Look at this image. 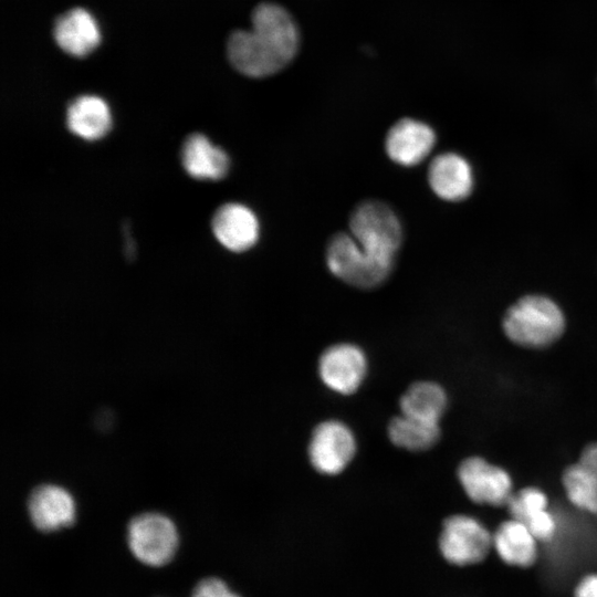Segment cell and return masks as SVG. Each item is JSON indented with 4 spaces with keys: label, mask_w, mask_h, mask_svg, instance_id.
Returning a JSON list of instances; mask_svg holds the SVG:
<instances>
[{
    "label": "cell",
    "mask_w": 597,
    "mask_h": 597,
    "mask_svg": "<svg viewBox=\"0 0 597 597\" xmlns=\"http://www.w3.org/2000/svg\"><path fill=\"white\" fill-rule=\"evenodd\" d=\"M251 30L231 33L227 54L232 66L250 77L282 70L296 54L298 31L292 17L274 3H261L252 12Z\"/></svg>",
    "instance_id": "cell-1"
},
{
    "label": "cell",
    "mask_w": 597,
    "mask_h": 597,
    "mask_svg": "<svg viewBox=\"0 0 597 597\" xmlns=\"http://www.w3.org/2000/svg\"><path fill=\"white\" fill-rule=\"evenodd\" d=\"M503 331L519 346L544 348L563 335L565 316L553 300L527 295L509 307L503 317Z\"/></svg>",
    "instance_id": "cell-2"
},
{
    "label": "cell",
    "mask_w": 597,
    "mask_h": 597,
    "mask_svg": "<svg viewBox=\"0 0 597 597\" xmlns=\"http://www.w3.org/2000/svg\"><path fill=\"white\" fill-rule=\"evenodd\" d=\"M348 229L370 255L396 263L404 231L398 214L389 205L376 199L359 202L350 212Z\"/></svg>",
    "instance_id": "cell-3"
},
{
    "label": "cell",
    "mask_w": 597,
    "mask_h": 597,
    "mask_svg": "<svg viewBox=\"0 0 597 597\" xmlns=\"http://www.w3.org/2000/svg\"><path fill=\"white\" fill-rule=\"evenodd\" d=\"M325 261L338 280L357 289H374L390 276L395 262L370 255L349 232H337L327 242Z\"/></svg>",
    "instance_id": "cell-4"
},
{
    "label": "cell",
    "mask_w": 597,
    "mask_h": 597,
    "mask_svg": "<svg viewBox=\"0 0 597 597\" xmlns=\"http://www.w3.org/2000/svg\"><path fill=\"white\" fill-rule=\"evenodd\" d=\"M126 544L133 557L142 565L160 568L176 557L179 533L174 521L167 515L143 512L128 521Z\"/></svg>",
    "instance_id": "cell-5"
},
{
    "label": "cell",
    "mask_w": 597,
    "mask_h": 597,
    "mask_svg": "<svg viewBox=\"0 0 597 597\" xmlns=\"http://www.w3.org/2000/svg\"><path fill=\"white\" fill-rule=\"evenodd\" d=\"M439 549L443 558L452 565H476L493 551L492 533L478 519L454 514L443 521Z\"/></svg>",
    "instance_id": "cell-6"
},
{
    "label": "cell",
    "mask_w": 597,
    "mask_h": 597,
    "mask_svg": "<svg viewBox=\"0 0 597 597\" xmlns=\"http://www.w3.org/2000/svg\"><path fill=\"white\" fill-rule=\"evenodd\" d=\"M312 467L324 475H336L352 462L356 452V440L347 425L331 419L318 423L308 443Z\"/></svg>",
    "instance_id": "cell-7"
},
{
    "label": "cell",
    "mask_w": 597,
    "mask_h": 597,
    "mask_svg": "<svg viewBox=\"0 0 597 597\" xmlns=\"http://www.w3.org/2000/svg\"><path fill=\"white\" fill-rule=\"evenodd\" d=\"M457 475L468 498L476 504L504 506L513 493L510 474L481 457L461 461Z\"/></svg>",
    "instance_id": "cell-8"
},
{
    "label": "cell",
    "mask_w": 597,
    "mask_h": 597,
    "mask_svg": "<svg viewBox=\"0 0 597 597\" xmlns=\"http://www.w3.org/2000/svg\"><path fill=\"white\" fill-rule=\"evenodd\" d=\"M27 510L33 527L43 534L69 528L76 521V505L72 494L53 483L34 486L28 495Z\"/></svg>",
    "instance_id": "cell-9"
},
{
    "label": "cell",
    "mask_w": 597,
    "mask_h": 597,
    "mask_svg": "<svg viewBox=\"0 0 597 597\" xmlns=\"http://www.w3.org/2000/svg\"><path fill=\"white\" fill-rule=\"evenodd\" d=\"M318 374L328 389L339 395H352L367 374L366 355L357 345L334 344L322 353Z\"/></svg>",
    "instance_id": "cell-10"
},
{
    "label": "cell",
    "mask_w": 597,
    "mask_h": 597,
    "mask_svg": "<svg viewBox=\"0 0 597 597\" xmlns=\"http://www.w3.org/2000/svg\"><path fill=\"white\" fill-rule=\"evenodd\" d=\"M436 142V133L431 126L405 117L388 129L384 147L392 163L409 168L421 164L432 151Z\"/></svg>",
    "instance_id": "cell-11"
},
{
    "label": "cell",
    "mask_w": 597,
    "mask_h": 597,
    "mask_svg": "<svg viewBox=\"0 0 597 597\" xmlns=\"http://www.w3.org/2000/svg\"><path fill=\"white\" fill-rule=\"evenodd\" d=\"M216 239L229 251L241 253L252 249L260 238V221L255 212L240 202L219 207L212 217Z\"/></svg>",
    "instance_id": "cell-12"
},
{
    "label": "cell",
    "mask_w": 597,
    "mask_h": 597,
    "mask_svg": "<svg viewBox=\"0 0 597 597\" xmlns=\"http://www.w3.org/2000/svg\"><path fill=\"white\" fill-rule=\"evenodd\" d=\"M430 189L440 199L459 202L468 198L473 188V172L461 155L447 151L430 161L427 171Z\"/></svg>",
    "instance_id": "cell-13"
},
{
    "label": "cell",
    "mask_w": 597,
    "mask_h": 597,
    "mask_svg": "<svg viewBox=\"0 0 597 597\" xmlns=\"http://www.w3.org/2000/svg\"><path fill=\"white\" fill-rule=\"evenodd\" d=\"M538 543L528 527L514 519L503 521L492 533V549L511 567H532L538 558Z\"/></svg>",
    "instance_id": "cell-14"
},
{
    "label": "cell",
    "mask_w": 597,
    "mask_h": 597,
    "mask_svg": "<svg viewBox=\"0 0 597 597\" xmlns=\"http://www.w3.org/2000/svg\"><path fill=\"white\" fill-rule=\"evenodd\" d=\"M562 482L573 505L597 515V442L587 444L578 461L564 470Z\"/></svg>",
    "instance_id": "cell-15"
},
{
    "label": "cell",
    "mask_w": 597,
    "mask_h": 597,
    "mask_svg": "<svg viewBox=\"0 0 597 597\" xmlns=\"http://www.w3.org/2000/svg\"><path fill=\"white\" fill-rule=\"evenodd\" d=\"M53 36L61 50L81 57L98 45L101 33L95 19L88 11L74 8L55 20Z\"/></svg>",
    "instance_id": "cell-16"
},
{
    "label": "cell",
    "mask_w": 597,
    "mask_h": 597,
    "mask_svg": "<svg viewBox=\"0 0 597 597\" xmlns=\"http://www.w3.org/2000/svg\"><path fill=\"white\" fill-rule=\"evenodd\" d=\"M181 163L187 174L201 180H220L230 169V158L202 134H191L181 147Z\"/></svg>",
    "instance_id": "cell-17"
},
{
    "label": "cell",
    "mask_w": 597,
    "mask_h": 597,
    "mask_svg": "<svg viewBox=\"0 0 597 597\" xmlns=\"http://www.w3.org/2000/svg\"><path fill=\"white\" fill-rule=\"evenodd\" d=\"M66 125L71 133L85 140L104 137L112 127V114L106 102L95 95H81L66 111Z\"/></svg>",
    "instance_id": "cell-18"
},
{
    "label": "cell",
    "mask_w": 597,
    "mask_h": 597,
    "mask_svg": "<svg viewBox=\"0 0 597 597\" xmlns=\"http://www.w3.org/2000/svg\"><path fill=\"white\" fill-rule=\"evenodd\" d=\"M448 405L444 389L433 381H417L400 397L402 415L439 423Z\"/></svg>",
    "instance_id": "cell-19"
},
{
    "label": "cell",
    "mask_w": 597,
    "mask_h": 597,
    "mask_svg": "<svg viewBox=\"0 0 597 597\" xmlns=\"http://www.w3.org/2000/svg\"><path fill=\"white\" fill-rule=\"evenodd\" d=\"M439 423L406 415L394 417L388 425V437L398 448L419 452L432 448L440 439Z\"/></svg>",
    "instance_id": "cell-20"
},
{
    "label": "cell",
    "mask_w": 597,
    "mask_h": 597,
    "mask_svg": "<svg viewBox=\"0 0 597 597\" xmlns=\"http://www.w3.org/2000/svg\"><path fill=\"white\" fill-rule=\"evenodd\" d=\"M505 506L511 519L528 525L548 511V499L542 490L527 486L512 493Z\"/></svg>",
    "instance_id": "cell-21"
},
{
    "label": "cell",
    "mask_w": 597,
    "mask_h": 597,
    "mask_svg": "<svg viewBox=\"0 0 597 597\" xmlns=\"http://www.w3.org/2000/svg\"><path fill=\"white\" fill-rule=\"evenodd\" d=\"M190 597H241L230 586L218 577L199 579L190 593Z\"/></svg>",
    "instance_id": "cell-22"
},
{
    "label": "cell",
    "mask_w": 597,
    "mask_h": 597,
    "mask_svg": "<svg viewBox=\"0 0 597 597\" xmlns=\"http://www.w3.org/2000/svg\"><path fill=\"white\" fill-rule=\"evenodd\" d=\"M573 597H597V573L584 575L575 585Z\"/></svg>",
    "instance_id": "cell-23"
}]
</instances>
